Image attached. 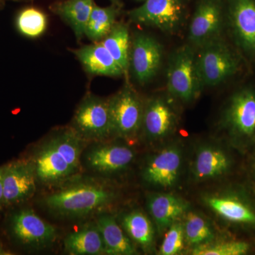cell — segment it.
I'll return each mask as SVG.
<instances>
[{
	"label": "cell",
	"mask_w": 255,
	"mask_h": 255,
	"mask_svg": "<svg viewBox=\"0 0 255 255\" xmlns=\"http://www.w3.org/2000/svg\"><path fill=\"white\" fill-rule=\"evenodd\" d=\"M95 223L102 236L105 255L137 254L136 250L130 238L124 232L113 216L107 214H100L97 216Z\"/></svg>",
	"instance_id": "21"
},
{
	"label": "cell",
	"mask_w": 255,
	"mask_h": 255,
	"mask_svg": "<svg viewBox=\"0 0 255 255\" xmlns=\"http://www.w3.org/2000/svg\"><path fill=\"white\" fill-rule=\"evenodd\" d=\"M135 157L131 148L119 144L102 143L89 149L85 162L95 173L110 174L127 168Z\"/></svg>",
	"instance_id": "16"
},
{
	"label": "cell",
	"mask_w": 255,
	"mask_h": 255,
	"mask_svg": "<svg viewBox=\"0 0 255 255\" xmlns=\"http://www.w3.org/2000/svg\"><path fill=\"white\" fill-rule=\"evenodd\" d=\"M122 225L131 241L143 251H150L155 241V231L150 219L142 211L134 210L124 215Z\"/></svg>",
	"instance_id": "24"
},
{
	"label": "cell",
	"mask_w": 255,
	"mask_h": 255,
	"mask_svg": "<svg viewBox=\"0 0 255 255\" xmlns=\"http://www.w3.org/2000/svg\"><path fill=\"white\" fill-rule=\"evenodd\" d=\"M250 246L243 241H224L194 247L191 254L194 255H244L248 253Z\"/></svg>",
	"instance_id": "29"
},
{
	"label": "cell",
	"mask_w": 255,
	"mask_h": 255,
	"mask_svg": "<svg viewBox=\"0 0 255 255\" xmlns=\"http://www.w3.org/2000/svg\"><path fill=\"white\" fill-rule=\"evenodd\" d=\"M206 205L228 222L255 228V208L249 201L233 194L206 196Z\"/></svg>",
	"instance_id": "17"
},
{
	"label": "cell",
	"mask_w": 255,
	"mask_h": 255,
	"mask_svg": "<svg viewBox=\"0 0 255 255\" xmlns=\"http://www.w3.org/2000/svg\"><path fill=\"white\" fill-rule=\"evenodd\" d=\"M224 6L223 0H199L189 23L188 43L198 48L222 38Z\"/></svg>",
	"instance_id": "9"
},
{
	"label": "cell",
	"mask_w": 255,
	"mask_h": 255,
	"mask_svg": "<svg viewBox=\"0 0 255 255\" xmlns=\"http://www.w3.org/2000/svg\"><path fill=\"white\" fill-rule=\"evenodd\" d=\"M85 142L72 127L57 132L46 140L31 160L38 182L52 185L78 173Z\"/></svg>",
	"instance_id": "1"
},
{
	"label": "cell",
	"mask_w": 255,
	"mask_h": 255,
	"mask_svg": "<svg viewBox=\"0 0 255 255\" xmlns=\"http://www.w3.org/2000/svg\"><path fill=\"white\" fill-rule=\"evenodd\" d=\"M95 4L94 0H65L55 5L54 11L71 27L80 40L85 36L87 22Z\"/></svg>",
	"instance_id": "23"
},
{
	"label": "cell",
	"mask_w": 255,
	"mask_h": 255,
	"mask_svg": "<svg viewBox=\"0 0 255 255\" xmlns=\"http://www.w3.org/2000/svg\"><path fill=\"white\" fill-rule=\"evenodd\" d=\"M147 207L157 230L162 233L187 212L189 204L173 194H153L148 196Z\"/></svg>",
	"instance_id": "20"
},
{
	"label": "cell",
	"mask_w": 255,
	"mask_h": 255,
	"mask_svg": "<svg viewBox=\"0 0 255 255\" xmlns=\"http://www.w3.org/2000/svg\"><path fill=\"white\" fill-rule=\"evenodd\" d=\"M72 128L85 141L102 142L112 136L109 100L86 95L75 112Z\"/></svg>",
	"instance_id": "8"
},
{
	"label": "cell",
	"mask_w": 255,
	"mask_h": 255,
	"mask_svg": "<svg viewBox=\"0 0 255 255\" xmlns=\"http://www.w3.org/2000/svg\"><path fill=\"white\" fill-rule=\"evenodd\" d=\"M163 48L155 38L141 32L133 35L130 44L129 70L140 85L149 83L162 65Z\"/></svg>",
	"instance_id": "11"
},
{
	"label": "cell",
	"mask_w": 255,
	"mask_h": 255,
	"mask_svg": "<svg viewBox=\"0 0 255 255\" xmlns=\"http://www.w3.org/2000/svg\"><path fill=\"white\" fill-rule=\"evenodd\" d=\"M196 49V65L204 88L219 86L241 70V56L223 37Z\"/></svg>",
	"instance_id": "4"
},
{
	"label": "cell",
	"mask_w": 255,
	"mask_h": 255,
	"mask_svg": "<svg viewBox=\"0 0 255 255\" xmlns=\"http://www.w3.org/2000/svg\"><path fill=\"white\" fill-rule=\"evenodd\" d=\"M74 53L85 70L91 75L112 78L125 75L123 70L101 42L82 46L74 50Z\"/></svg>",
	"instance_id": "18"
},
{
	"label": "cell",
	"mask_w": 255,
	"mask_h": 255,
	"mask_svg": "<svg viewBox=\"0 0 255 255\" xmlns=\"http://www.w3.org/2000/svg\"><path fill=\"white\" fill-rule=\"evenodd\" d=\"M64 249L69 255H105L102 236L96 223L67 235L64 239Z\"/></svg>",
	"instance_id": "22"
},
{
	"label": "cell",
	"mask_w": 255,
	"mask_h": 255,
	"mask_svg": "<svg viewBox=\"0 0 255 255\" xmlns=\"http://www.w3.org/2000/svg\"><path fill=\"white\" fill-rule=\"evenodd\" d=\"M231 160L222 149L212 145H204L196 152L192 174L198 182L222 177L231 168Z\"/></svg>",
	"instance_id": "19"
},
{
	"label": "cell",
	"mask_w": 255,
	"mask_h": 255,
	"mask_svg": "<svg viewBox=\"0 0 255 255\" xmlns=\"http://www.w3.org/2000/svg\"><path fill=\"white\" fill-rule=\"evenodd\" d=\"M120 7L113 4L102 7L95 4L87 22L85 36L93 43L102 41L117 22Z\"/></svg>",
	"instance_id": "26"
},
{
	"label": "cell",
	"mask_w": 255,
	"mask_h": 255,
	"mask_svg": "<svg viewBox=\"0 0 255 255\" xmlns=\"http://www.w3.org/2000/svg\"><path fill=\"white\" fill-rule=\"evenodd\" d=\"M182 164L180 148L177 146H169L148 159L142 171V177L151 185L172 187L179 179Z\"/></svg>",
	"instance_id": "14"
},
{
	"label": "cell",
	"mask_w": 255,
	"mask_h": 255,
	"mask_svg": "<svg viewBox=\"0 0 255 255\" xmlns=\"http://www.w3.org/2000/svg\"><path fill=\"white\" fill-rule=\"evenodd\" d=\"M4 166L0 167V210L4 207Z\"/></svg>",
	"instance_id": "31"
},
{
	"label": "cell",
	"mask_w": 255,
	"mask_h": 255,
	"mask_svg": "<svg viewBox=\"0 0 255 255\" xmlns=\"http://www.w3.org/2000/svg\"><path fill=\"white\" fill-rule=\"evenodd\" d=\"M112 1V4L117 5V6H121L122 4V1L121 0H110Z\"/></svg>",
	"instance_id": "33"
},
{
	"label": "cell",
	"mask_w": 255,
	"mask_h": 255,
	"mask_svg": "<svg viewBox=\"0 0 255 255\" xmlns=\"http://www.w3.org/2000/svg\"><path fill=\"white\" fill-rule=\"evenodd\" d=\"M221 129L233 145L246 150L255 145V90L243 87L228 100L221 121Z\"/></svg>",
	"instance_id": "3"
},
{
	"label": "cell",
	"mask_w": 255,
	"mask_h": 255,
	"mask_svg": "<svg viewBox=\"0 0 255 255\" xmlns=\"http://www.w3.org/2000/svg\"><path fill=\"white\" fill-rule=\"evenodd\" d=\"M183 226L185 241L191 246H201L214 240V229L207 220L201 215L189 212L186 216Z\"/></svg>",
	"instance_id": "27"
},
{
	"label": "cell",
	"mask_w": 255,
	"mask_h": 255,
	"mask_svg": "<svg viewBox=\"0 0 255 255\" xmlns=\"http://www.w3.org/2000/svg\"><path fill=\"white\" fill-rule=\"evenodd\" d=\"M101 43L110 52L123 70L125 75H128L131 39L127 25L123 23H116Z\"/></svg>",
	"instance_id": "25"
},
{
	"label": "cell",
	"mask_w": 255,
	"mask_h": 255,
	"mask_svg": "<svg viewBox=\"0 0 255 255\" xmlns=\"http://www.w3.org/2000/svg\"><path fill=\"white\" fill-rule=\"evenodd\" d=\"M4 207L31 199L36 190L37 177L31 161H15L4 166Z\"/></svg>",
	"instance_id": "13"
},
{
	"label": "cell",
	"mask_w": 255,
	"mask_h": 255,
	"mask_svg": "<svg viewBox=\"0 0 255 255\" xmlns=\"http://www.w3.org/2000/svg\"><path fill=\"white\" fill-rule=\"evenodd\" d=\"M11 253H10L9 251H6L4 248H3L2 245L0 243V255H10Z\"/></svg>",
	"instance_id": "32"
},
{
	"label": "cell",
	"mask_w": 255,
	"mask_h": 255,
	"mask_svg": "<svg viewBox=\"0 0 255 255\" xmlns=\"http://www.w3.org/2000/svg\"><path fill=\"white\" fill-rule=\"evenodd\" d=\"M112 136L127 141L135 140L141 131L144 106L140 96L130 85H125L109 99Z\"/></svg>",
	"instance_id": "7"
},
{
	"label": "cell",
	"mask_w": 255,
	"mask_h": 255,
	"mask_svg": "<svg viewBox=\"0 0 255 255\" xmlns=\"http://www.w3.org/2000/svg\"><path fill=\"white\" fill-rule=\"evenodd\" d=\"M188 0H146L128 12L132 22L155 28L169 35L177 34L187 20Z\"/></svg>",
	"instance_id": "6"
},
{
	"label": "cell",
	"mask_w": 255,
	"mask_h": 255,
	"mask_svg": "<svg viewBox=\"0 0 255 255\" xmlns=\"http://www.w3.org/2000/svg\"><path fill=\"white\" fill-rule=\"evenodd\" d=\"M253 172H254L255 177V159L254 160V163H253Z\"/></svg>",
	"instance_id": "34"
},
{
	"label": "cell",
	"mask_w": 255,
	"mask_h": 255,
	"mask_svg": "<svg viewBox=\"0 0 255 255\" xmlns=\"http://www.w3.org/2000/svg\"><path fill=\"white\" fill-rule=\"evenodd\" d=\"M226 11L236 45L255 60V0H228Z\"/></svg>",
	"instance_id": "12"
},
{
	"label": "cell",
	"mask_w": 255,
	"mask_h": 255,
	"mask_svg": "<svg viewBox=\"0 0 255 255\" xmlns=\"http://www.w3.org/2000/svg\"><path fill=\"white\" fill-rule=\"evenodd\" d=\"M18 31L28 38H35L45 33L47 28L46 15L34 7L26 8L20 11L16 18Z\"/></svg>",
	"instance_id": "28"
},
{
	"label": "cell",
	"mask_w": 255,
	"mask_h": 255,
	"mask_svg": "<svg viewBox=\"0 0 255 255\" xmlns=\"http://www.w3.org/2000/svg\"><path fill=\"white\" fill-rule=\"evenodd\" d=\"M9 232L18 244L35 250L51 246L57 238L56 228L30 209H21L11 215Z\"/></svg>",
	"instance_id": "10"
},
{
	"label": "cell",
	"mask_w": 255,
	"mask_h": 255,
	"mask_svg": "<svg viewBox=\"0 0 255 255\" xmlns=\"http://www.w3.org/2000/svg\"><path fill=\"white\" fill-rule=\"evenodd\" d=\"M177 124L176 111L164 97H152L145 104L141 130L147 140L165 138L174 131Z\"/></svg>",
	"instance_id": "15"
},
{
	"label": "cell",
	"mask_w": 255,
	"mask_h": 255,
	"mask_svg": "<svg viewBox=\"0 0 255 255\" xmlns=\"http://www.w3.org/2000/svg\"><path fill=\"white\" fill-rule=\"evenodd\" d=\"M114 197V192L102 184L82 182L52 193L43 203L56 217L78 219L98 212L108 206Z\"/></svg>",
	"instance_id": "2"
},
{
	"label": "cell",
	"mask_w": 255,
	"mask_h": 255,
	"mask_svg": "<svg viewBox=\"0 0 255 255\" xmlns=\"http://www.w3.org/2000/svg\"><path fill=\"white\" fill-rule=\"evenodd\" d=\"M196 48L187 43L169 57L167 91L171 97L184 103L194 102L204 89L196 65Z\"/></svg>",
	"instance_id": "5"
},
{
	"label": "cell",
	"mask_w": 255,
	"mask_h": 255,
	"mask_svg": "<svg viewBox=\"0 0 255 255\" xmlns=\"http://www.w3.org/2000/svg\"><path fill=\"white\" fill-rule=\"evenodd\" d=\"M185 241L184 226L180 223L174 222L167 230L159 254L161 255H175L179 254L183 248Z\"/></svg>",
	"instance_id": "30"
}]
</instances>
